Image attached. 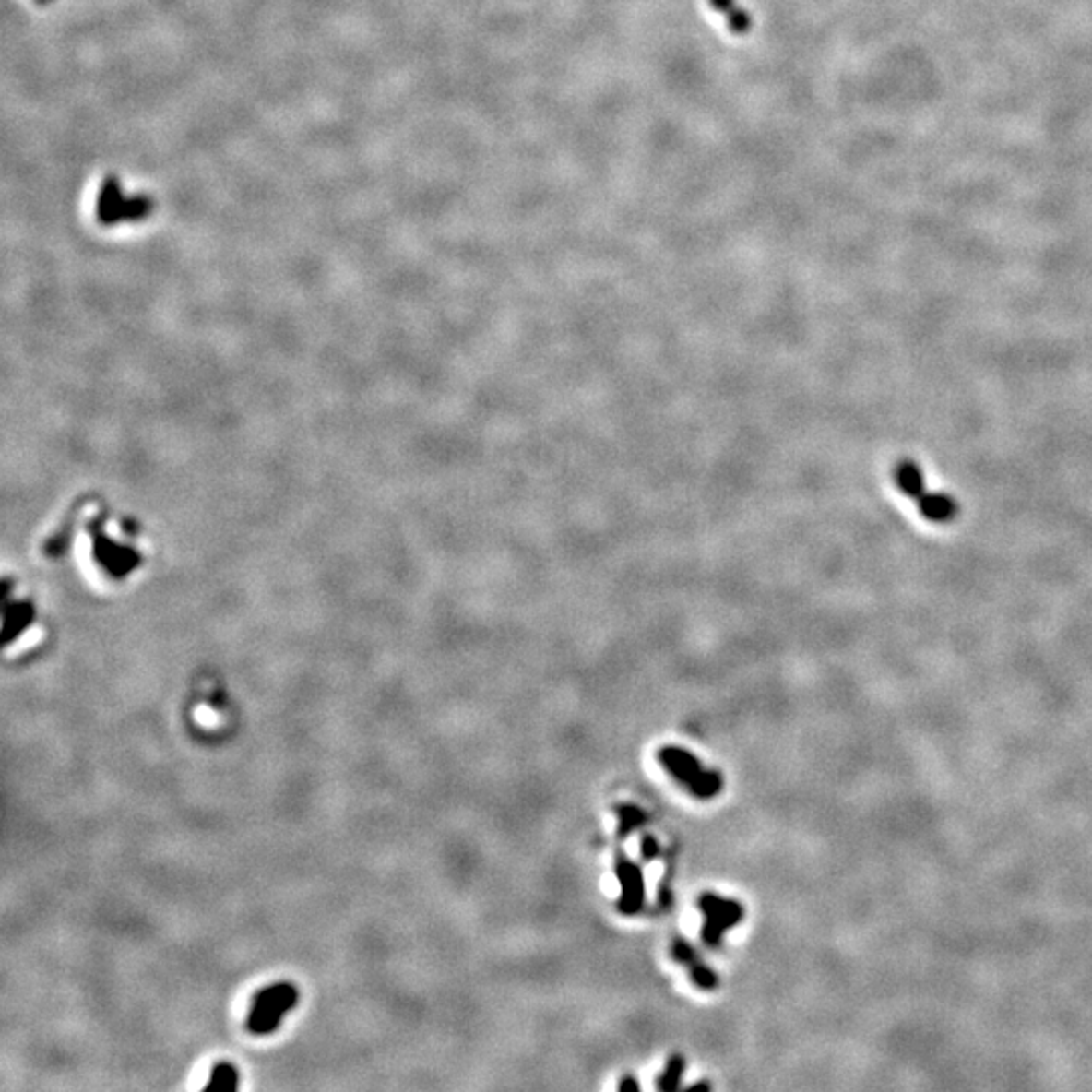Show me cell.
<instances>
[{"instance_id": "obj_1", "label": "cell", "mask_w": 1092, "mask_h": 1092, "mask_svg": "<svg viewBox=\"0 0 1092 1092\" xmlns=\"http://www.w3.org/2000/svg\"><path fill=\"white\" fill-rule=\"evenodd\" d=\"M661 766L674 779L700 800H710L722 789V779L717 771H708L694 754L680 747H664L658 753Z\"/></svg>"}, {"instance_id": "obj_2", "label": "cell", "mask_w": 1092, "mask_h": 1092, "mask_svg": "<svg viewBox=\"0 0 1092 1092\" xmlns=\"http://www.w3.org/2000/svg\"><path fill=\"white\" fill-rule=\"evenodd\" d=\"M300 993L291 983H273L257 991L247 1015V1030L254 1036H269L279 1030L293 1007L298 1005Z\"/></svg>"}, {"instance_id": "obj_3", "label": "cell", "mask_w": 1092, "mask_h": 1092, "mask_svg": "<svg viewBox=\"0 0 1092 1092\" xmlns=\"http://www.w3.org/2000/svg\"><path fill=\"white\" fill-rule=\"evenodd\" d=\"M698 907L702 910V915H705L702 939H705L708 947H718L724 932L737 927L744 917L741 902L718 895H710V892L700 896Z\"/></svg>"}, {"instance_id": "obj_4", "label": "cell", "mask_w": 1092, "mask_h": 1092, "mask_svg": "<svg viewBox=\"0 0 1092 1092\" xmlns=\"http://www.w3.org/2000/svg\"><path fill=\"white\" fill-rule=\"evenodd\" d=\"M615 874L619 884H622V898H619L617 907L623 915H635V912L642 910L646 898L642 870H639L635 862H632V860L622 854L615 862Z\"/></svg>"}, {"instance_id": "obj_5", "label": "cell", "mask_w": 1092, "mask_h": 1092, "mask_svg": "<svg viewBox=\"0 0 1092 1092\" xmlns=\"http://www.w3.org/2000/svg\"><path fill=\"white\" fill-rule=\"evenodd\" d=\"M671 953H674V959L682 965H686L690 969L692 975V981H694L700 990H712V987H717L718 978L717 973L712 969H708L698 955L694 953V949L690 947V944L684 939H676L674 941V947H671Z\"/></svg>"}, {"instance_id": "obj_6", "label": "cell", "mask_w": 1092, "mask_h": 1092, "mask_svg": "<svg viewBox=\"0 0 1092 1092\" xmlns=\"http://www.w3.org/2000/svg\"><path fill=\"white\" fill-rule=\"evenodd\" d=\"M919 508L925 518L932 522H947L957 514V502L947 493H922L919 498Z\"/></svg>"}, {"instance_id": "obj_7", "label": "cell", "mask_w": 1092, "mask_h": 1092, "mask_svg": "<svg viewBox=\"0 0 1092 1092\" xmlns=\"http://www.w3.org/2000/svg\"><path fill=\"white\" fill-rule=\"evenodd\" d=\"M710 6L720 13L724 18H727V25L732 30V33L737 35H747L751 30V15L747 10L741 8L737 5V0H708Z\"/></svg>"}, {"instance_id": "obj_8", "label": "cell", "mask_w": 1092, "mask_h": 1092, "mask_svg": "<svg viewBox=\"0 0 1092 1092\" xmlns=\"http://www.w3.org/2000/svg\"><path fill=\"white\" fill-rule=\"evenodd\" d=\"M896 481L898 488L910 498H920L925 493V478H922L920 469L912 461H905V464L898 466Z\"/></svg>"}, {"instance_id": "obj_9", "label": "cell", "mask_w": 1092, "mask_h": 1092, "mask_svg": "<svg viewBox=\"0 0 1092 1092\" xmlns=\"http://www.w3.org/2000/svg\"><path fill=\"white\" fill-rule=\"evenodd\" d=\"M35 619V611L30 609L29 603H17L15 609V615L5 617V632H3V639L5 644L15 642V637H18L20 634L25 632V629L30 625V622Z\"/></svg>"}, {"instance_id": "obj_10", "label": "cell", "mask_w": 1092, "mask_h": 1092, "mask_svg": "<svg viewBox=\"0 0 1092 1092\" xmlns=\"http://www.w3.org/2000/svg\"><path fill=\"white\" fill-rule=\"evenodd\" d=\"M617 834L625 837L632 832H635L637 827H642L646 824L647 815L644 813L642 807L632 805V803H625V805H617Z\"/></svg>"}, {"instance_id": "obj_11", "label": "cell", "mask_w": 1092, "mask_h": 1092, "mask_svg": "<svg viewBox=\"0 0 1092 1092\" xmlns=\"http://www.w3.org/2000/svg\"><path fill=\"white\" fill-rule=\"evenodd\" d=\"M239 1088V1073L233 1064L219 1062L213 1066L211 1076L205 1090H237Z\"/></svg>"}, {"instance_id": "obj_12", "label": "cell", "mask_w": 1092, "mask_h": 1092, "mask_svg": "<svg viewBox=\"0 0 1092 1092\" xmlns=\"http://www.w3.org/2000/svg\"><path fill=\"white\" fill-rule=\"evenodd\" d=\"M684 1066H686V1064H684V1058L678 1056V1054H676V1056H671V1058L668 1060V1064H666V1068H664V1073H661V1076H659V1080H658V1085H656V1086H658V1090H666V1092H670V1090H676V1088L680 1086L682 1074H684Z\"/></svg>"}, {"instance_id": "obj_13", "label": "cell", "mask_w": 1092, "mask_h": 1092, "mask_svg": "<svg viewBox=\"0 0 1092 1092\" xmlns=\"http://www.w3.org/2000/svg\"><path fill=\"white\" fill-rule=\"evenodd\" d=\"M658 852H659L658 839L652 837V836H644V839H642V856L646 860H649V858H656Z\"/></svg>"}, {"instance_id": "obj_14", "label": "cell", "mask_w": 1092, "mask_h": 1092, "mask_svg": "<svg viewBox=\"0 0 1092 1092\" xmlns=\"http://www.w3.org/2000/svg\"><path fill=\"white\" fill-rule=\"evenodd\" d=\"M617 1088L622 1090V1092H627V1090H639V1085L635 1083V1080H634L632 1076H625V1078L622 1080V1083L617 1085Z\"/></svg>"}]
</instances>
